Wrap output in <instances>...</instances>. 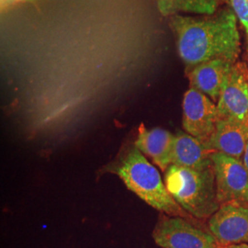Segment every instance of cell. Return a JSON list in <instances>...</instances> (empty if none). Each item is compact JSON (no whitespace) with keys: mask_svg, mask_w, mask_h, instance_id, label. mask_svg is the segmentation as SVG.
<instances>
[{"mask_svg":"<svg viewBox=\"0 0 248 248\" xmlns=\"http://www.w3.org/2000/svg\"><path fill=\"white\" fill-rule=\"evenodd\" d=\"M217 198L220 205L248 204V173L242 160L222 153L212 154Z\"/></svg>","mask_w":248,"mask_h":248,"instance_id":"8992f818","label":"cell"},{"mask_svg":"<svg viewBox=\"0 0 248 248\" xmlns=\"http://www.w3.org/2000/svg\"><path fill=\"white\" fill-rule=\"evenodd\" d=\"M103 170L117 175L128 189L160 213L193 218L170 195L158 170L135 146L134 142H125L115 158L106 165Z\"/></svg>","mask_w":248,"mask_h":248,"instance_id":"7a4b0ae2","label":"cell"},{"mask_svg":"<svg viewBox=\"0 0 248 248\" xmlns=\"http://www.w3.org/2000/svg\"><path fill=\"white\" fill-rule=\"evenodd\" d=\"M248 66L234 63L222 85L217 108L220 119L248 125Z\"/></svg>","mask_w":248,"mask_h":248,"instance_id":"52a82bcc","label":"cell"},{"mask_svg":"<svg viewBox=\"0 0 248 248\" xmlns=\"http://www.w3.org/2000/svg\"><path fill=\"white\" fill-rule=\"evenodd\" d=\"M242 161H243V164H244V166H245V168L247 169L248 173V145H247L246 151H245V154L243 155V160Z\"/></svg>","mask_w":248,"mask_h":248,"instance_id":"e0dca14e","label":"cell"},{"mask_svg":"<svg viewBox=\"0 0 248 248\" xmlns=\"http://www.w3.org/2000/svg\"><path fill=\"white\" fill-rule=\"evenodd\" d=\"M164 177L170 195L191 217L209 220L220 209L213 166L198 170L171 165Z\"/></svg>","mask_w":248,"mask_h":248,"instance_id":"3957f363","label":"cell"},{"mask_svg":"<svg viewBox=\"0 0 248 248\" xmlns=\"http://www.w3.org/2000/svg\"><path fill=\"white\" fill-rule=\"evenodd\" d=\"M31 0H0L1 3V9H7L9 7H12L18 3H23V2H28Z\"/></svg>","mask_w":248,"mask_h":248,"instance_id":"2e32d148","label":"cell"},{"mask_svg":"<svg viewBox=\"0 0 248 248\" xmlns=\"http://www.w3.org/2000/svg\"><path fill=\"white\" fill-rule=\"evenodd\" d=\"M213 153L192 135L180 132L174 138L171 165L198 170L208 169L213 166Z\"/></svg>","mask_w":248,"mask_h":248,"instance_id":"8fae6325","label":"cell"},{"mask_svg":"<svg viewBox=\"0 0 248 248\" xmlns=\"http://www.w3.org/2000/svg\"><path fill=\"white\" fill-rule=\"evenodd\" d=\"M228 248H248V244H241V245H232L228 246Z\"/></svg>","mask_w":248,"mask_h":248,"instance_id":"ac0fdd59","label":"cell"},{"mask_svg":"<svg viewBox=\"0 0 248 248\" xmlns=\"http://www.w3.org/2000/svg\"><path fill=\"white\" fill-rule=\"evenodd\" d=\"M208 227L222 246L248 244V204L229 202L221 205L208 220Z\"/></svg>","mask_w":248,"mask_h":248,"instance_id":"ba28073f","label":"cell"},{"mask_svg":"<svg viewBox=\"0 0 248 248\" xmlns=\"http://www.w3.org/2000/svg\"><path fill=\"white\" fill-rule=\"evenodd\" d=\"M182 125L207 147L220 120L217 104L203 93L189 88L183 98Z\"/></svg>","mask_w":248,"mask_h":248,"instance_id":"5b68a950","label":"cell"},{"mask_svg":"<svg viewBox=\"0 0 248 248\" xmlns=\"http://www.w3.org/2000/svg\"><path fill=\"white\" fill-rule=\"evenodd\" d=\"M247 75H248V68H247Z\"/></svg>","mask_w":248,"mask_h":248,"instance_id":"ffe728a7","label":"cell"},{"mask_svg":"<svg viewBox=\"0 0 248 248\" xmlns=\"http://www.w3.org/2000/svg\"><path fill=\"white\" fill-rule=\"evenodd\" d=\"M232 11L244 27L248 35V0H229Z\"/></svg>","mask_w":248,"mask_h":248,"instance_id":"5bb4252c","label":"cell"},{"mask_svg":"<svg viewBox=\"0 0 248 248\" xmlns=\"http://www.w3.org/2000/svg\"><path fill=\"white\" fill-rule=\"evenodd\" d=\"M248 143V125L220 119L208 148L242 159Z\"/></svg>","mask_w":248,"mask_h":248,"instance_id":"7c38bea8","label":"cell"},{"mask_svg":"<svg viewBox=\"0 0 248 248\" xmlns=\"http://www.w3.org/2000/svg\"><path fill=\"white\" fill-rule=\"evenodd\" d=\"M157 9L163 16H174L181 10L183 0H155Z\"/></svg>","mask_w":248,"mask_h":248,"instance_id":"9a60e30c","label":"cell"},{"mask_svg":"<svg viewBox=\"0 0 248 248\" xmlns=\"http://www.w3.org/2000/svg\"><path fill=\"white\" fill-rule=\"evenodd\" d=\"M170 27L176 36L177 52L186 73L214 59L235 63L241 53L237 18L230 9L204 18L171 16Z\"/></svg>","mask_w":248,"mask_h":248,"instance_id":"6da1fadb","label":"cell"},{"mask_svg":"<svg viewBox=\"0 0 248 248\" xmlns=\"http://www.w3.org/2000/svg\"><path fill=\"white\" fill-rule=\"evenodd\" d=\"M233 64L226 60L214 59L196 65L186 73L189 87L217 103L225 78Z\"/></svg>","mask_w":248,"mask_h":248,"instance_id":"9c48e42d","label":"cell"},{"mask_svg":"<svg viewBox=\"0 0 248 248\" xmlns=\"http://www.w3.org/2000/svg\"><path fill=\"white\" fill-rule=\"evenodd\" d=\"M175 135L162 128L146 129L144 124L138 128L135 146L149 157L161 171L166 172L171 166V154Z\"/></svg>","mask_w":248,"mask_h":248,"instance_id":"30bf717a","label":"cell"},{"mask_svg":"<svg viewBox=\"0 0 248 248\" xmlns=\"http://www.w3.org/2000/svg\"><path fill=\"white\" fill-rule=\"evenodd\" d=\"M228 248L227 247H225V246H222V245H220V244H218L217 246H215V247H213V248Z\"/></svg>","mask_w":248,"mask_h":248,"instance_id":"d6986e66","label":"cell"},{"mask_svg":"<svg viewBox=\"0 0 248 248\" xmlns=\"http://www.w3.org/2000/svg\"><path fill=\"white\" fill-rule=\"evenodd\" d=\"M153 238L161 248H211L218 242L187 218L160 213Z\"/></svg>","mask_w":248,"mask_h":248,"instance_id":"277c9868","label":"cell"},{"mask_svg":"<svg viewBox=\"0 0 248 248\" xmlns=\"http://www.w3.org/2000/svg\"></svg>","mask_w":248,"mask_h":248,"instance_id":"44dd1931","label":"cell"},{"mask_svg":"<svg viewBox=\"0 0 248 248\" xmlns=\"http://www.w3.org/2000/svg\"><path fill=\"white\" fill-rule=\"evenodd\" d=\"M225 0H183L180 12L213 15Z\"/></svg>","mask_w":248,"mask_h":248,"instance_id":"4fadbf2b","label":"cell"}]
</instances>
